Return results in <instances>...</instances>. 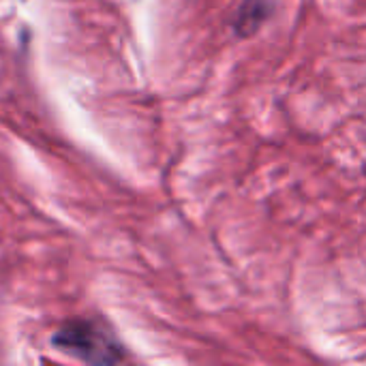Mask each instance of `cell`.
<instances>
[{"mask_svg":"<svg viewBox=\"0 0 366 366\" xmlns=\"http://www.w3.org/2000/svg\"><path fill=\"white\" fill-rule=\"evenodd\" d=\"M51 345L86 365H116L124 358L122 345L97 322L73 320L56 330Z\"/></svg>","mask_w":366,"mask_h":366,"instance_id":"1","label":"cell"},{"mask_svg":"<svg viewBox=\"0 0 366 366\" xmlns=\"http://www.w3.org/2000/svg\"><path fill=\"white\" fill-rule=\"evenodd\" d=\"M270 9H272L270 0H244L240 13L236 17L238 34H242V36L253 34L266 21V17L270 15Z\"/></svg>","mask_w":366,"mask_h":366,"instance_id":"2","label":"cell"}]
</instances>
